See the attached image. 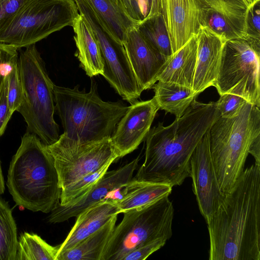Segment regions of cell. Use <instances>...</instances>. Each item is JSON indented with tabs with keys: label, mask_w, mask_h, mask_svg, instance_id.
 Returning a JSON list of instances; mask_svg holds the SVG:
<instances>
[{
	"label": "cell",
	"mask_w": 260,
	"mask_h": 260,
	"mask_svg": "<svg viewBox=\"0 0 260 260\" xmlns=\"http://www.w3.org/2000/svg\"><path fill=\"white\" fill-rule=\"evenodd\" d=\"M206 222L210 260L260 259V165L244 169Z\"/></svg>",
	"instance_id": "1"
},
{
	"label": "cell",
	"mask_w": 260,
	"mask_h": 260,
	"mask_svg": "<svg viewBox=\"0 0 260 260\" xmlns=\"http://www.w3.org/2000/svg\"><path fill=\"white\" fill-rule=\"evenodd\" d=\"M215 103L194 100L170 125L162 122L149 130L146 138L145 160L133 179L181 185L190 177L192 153L204 134L220 117Z\"/></svg>",
	"instance_id": "2"
},
{
	"label": "cell",
	"mask_w": 260,
	"mask_h": 260,
	"mask_svg": "<svg viewBox=\"0 0 260 260\" xmlns=\"http://www.w3.org/2000/svg\"><path fill=\"white\" fill-rule=\"evenodd\" d=\"M6 184L16 204L30 211L48 213L59 204L61 189L54 159L36 134L27 132L22 137Z\"/></svg>",
	"instance_id": "3"
},
{
	"label": "cell",
	"mask_w": 260,
	"mask_h": 260,
	"mask_svg": "<svg viewBox=\"0 0 260 260\" xmlns=\"http://www.w3.org/2000/svg\"><path fill=\"white\" fill-rule=\"evenodd\" d=\"M54 85L55 109L66 138L79 144L111 138L128 107L121 101L105 102L99 95L96 82L91 80L88 92Z\"/></svg>",
	"instance_id": "4"
},
{
	"label": "cell",
	"mask_w": 260,
	"mask_h": 260,
	"mask_svg": "<svg viewBox=\"0 0 260 260\" xmlns=\"http://www.w3.org/2000/svg\"><path fill=\"white\" fill-rule=\"evenodd\" d=\"M209 134L213 165L225 195L243 171L252 143L260 136L259 108L245 103L236 116L219 117Z\"/></svg>",
	"instance_id": "5"
},
{
	"label": "cell",
	"mask_w": 260,
	"mask_h": 260,
	"mask_svg": "<svg viewBox=\"0 0 260 260\" xmlns=\"http://www.w3.org/2000/svg\"><path fill=\"white\" fill-rule=\"evenodd\" d=\"M18 66L22 98L17 111L24 118L28 132L36 134L45 145H50L60 137L59 126L54 118L55 84L36 44L20 52Z\"/></svg>",
	"instance_id": "6"
},
{
	"label": "cell",
	"mask_w": 260,
	"mask_h": 260,
	"mask_svg": "<svg viewBox=\"0 0 260 260\" xmlns=\"http://www.w3.org/2000/svg\"><path fill=\"white\" fill-rule=\"evenodd\" d=\"M78 14L74 0H27L0 25V43L25 48L72 26Z\"/></svg>",
	"instance_id": "7"
},
{
	"label": "cell",
	"mask_w": 260,
	"mask_h": 260,
	"mask_svg": "<svg viewBox=\"0 0 260 260\" xmlns=\"http://www.w3.org/2000/svg\"><path fill=\"white\" fill-rule=\"evenodd\" d=\"M104 249L102 260H122L133 249L172 235L174 209L169 196L123 213Z\"/></svg>",
	"instance_id": "8"
},
{
	"label": "cell",
	"mask_w": 260,
	"mask_h": 260,
	"mask_svg": "<svg viewBox=\"0 0 260 260\" xmlns=\"http://www.w3.org/2000/svg\"><path fill=\"white\" fill-rule=\"evenodd\" d=\"M260 52L246 39L225 41L219 72L213 85L220 95L240 96L260 107Z\"/></svg>",
	"instance_id": "9"
},
{
	"label": "cell",
	"mask_w": 260,
	"mask_h": 260,
	"mask_svg": "<svg viewBox=\"0 0 260 260\" xmlns=\"http://www.w3.org/2000/svg\"><path fill=\"white\" fill-rule=\"evenodd\" d=\"M46 146L54 159L61 189L119 158L111 138L79 144L61 135L56 142Z\"/></svg>",
	"instance_id": "10"
},
{
	"label": "cell",
	"mask_w": 260,
	"mask_h": 260,
	"mask_svg": "<svg viewBox=\"0 0 260 260\" xmlns=\"http://www.w3.org/2000/svg\"><path fill=\"white\" fill-rule=\"evenodd\" d=\"M99 43L103 63L102 76L124 100L131 104L137 101L143 91L140 87L123 45L113 41L100 25L84 0H74Z\"/></svg>",
	"instance_id": "11"
},
{
	"label": "cell",
	"mask_w": 260,
	"mask_h": 260,
	"mask_svg": "<svg viewBox=\"0 0 260 260\" xmlns=\"http://www.w3.org/2000/svg\"><path fill=\"white\" fill-rule=\"evenodd\" d=\"M209 130L196 147L190 160L189 177L192 181V190L205 221L216 211L225 196L220 189L213 165Z\"/></svg>",
	"instance_id": "12"
},
{
	"label": "cell",
	"mask_w": 260,
	"mask_h": 260,
	"mask_svg": "<svg viewBox=\"0 0 260 260\" xmlns=\"http://www.w3.org/2000/svg\"><path fill=\"white\" fill-rule=\"evenodd\" d=\"M139 157L117 169L106 172L105 175L86 193L65 205L59 204L48 218L51 223H59L77 217L84 210L101 201L108 200L113 190L126 185L133 178Z\"/></svg>",
	"instance_id": "13"
},
{
	"label": "cell",
	"mask_w": 260,
	"mask_h": 260,
	"mask_svg": "<svg viewBox=\"0 0 260 260\" xmlns=\"http://www.w3.org/2000/svg\"><path fill=\"white\" fill-rule=\"evenodd\" d=\"M158 110L153 98L128 107L111 137L119 157L132 152L145 139Z\"/></svg>",
	"instance_id": "14"
},
{
	"label": "cell",
	"mask_w": 260,
	"mask_h": 260,
	"mask_svg": "<svg viewBox=\"0 0 260 260\" xmlns=\"http://www.w3.org/2000/svg\"><path fill=\"white\" fill-rule=\"evenodd\" d=\"M248 7L245 0H202L201 26L225 41L245 39Z\"/></svg>",
	"instance_id": "15"
},
{
	"label": "cell",
	"mask_w": 260,
	"mask_h": 260,
	"mask_svg": "<svg viewBox=\"0 0 260 260\" xmlns=\"http://www.w3.org/2000/svg\"><path fill=\"white\" fill-rule=\"evenodd\" d=\"M160 4L173 54L198 33L202 0H160Z\"/></svg>",
	"instance_id": "16"
},
{
	"label": "cell",
	"mask_w": 260,
	"mask_h": 260,
	"mask_svg": "<svg viewBox=\"0 0 260 260\" xmlns=\"http://www.w3.org/2000/svg\"><path fill=\"white\" fill-rule=\"evenodd\" d=\"M122 45L140 87L143 90L152 88L169 57L154 49L136 26L126 31Z\"/></svg>",
	"instance_id": "17"
},
{
	"label": "cell",
	"mask_w": 260,
	"mask_h": 260,
	"mask_svg": "<svg viewBox=\"0 0 260 260\" xmlns=\"http://www.w3.org/2000/svg\"><path fill=\"white\" fill-rule=\"evenodd\" d=\"M198 35L196 66L192 89L199 94L214 85L225 41L209 28L201 26Z\"/></svg>",
	"instance_id": "18"
},
{
	"label": "cell",
	"mask_w": 260,
	"mask_h": 260,
	"mask_svg": "<svg viewBox=\"0 0 260 260\" xmlns=\"http://www.w3.org/2000/svg\"><path fill=\"white\" fill-rule=\"evenodd\" d=\"M118 214L117 206L113 200L103 201L84 210L76 217V221L64 241L57 245L56 257L98 231Z\"/></svg>",
	"instance_id": "19"
},
{
	"label": "cell",
	"mask_w": 260,
	"mask_h": 260,
	"mask_svg": "<svg viewBox=\"0 0 260 260\" xmlns=\"http://www.w3.org/2000/svg\"><path fill=\"white\" fill-rule=\"evenodd\" d=\"M100 25L115 43L122 45L126 31L139 23L127 14L119 0H84Z\"/></svg>",
	"instance_id": "20"
},
{
	"label": "cell",
	"mask_w": 260,
	"mask_h": 260,
	"mask_svg": "<svg viewBox=\"0 0 260 260\" xmlns=\"http://www.w3.org/2000/svg\"><path fill=\"white\" fill-rule=\"evenodd\" d=\"M197 48L196 35L169 57L157 76V81L175 83L192 88Z\"/></svg>",
	"instance_id": "21"
},
{
	"label": "cell",
	"mask_w": 260,
	"mask_h": 260,
	"mask_svg": "<svg viewBox=\"0 0 260 260\" xmlns=\"http://www.w3.org/2000/svg\"><path fill=\"white\" fill-rule=\"evenodd\" d=\"M77 47L75 55L87 75L92 77L102 75L103 63L99 43L85 18L79 14L72 26Z\"/></svg>",
	"instance_id": "22"
},
{
	"label": "cell",
	"mask_w": 260,
	"mask_h": 260,
	"mask_svg": "<svg viewBox=\"0 0 260 260\" xmlns=\"http://www.w3.org/2000/svg\"><path fill=\"white\" fill-rule=\"evenodd\" d=\"M172 187L168 184L139 181L132 178L123 189V197L115 201L118 213L145 206L169 196Z\"/></svg>",
	"instance_id": "23"
},
{
	"label": "cell",
	"mask_w": 260,
	"mask_h": 260,
	"mask_svg": "<svg viewBox=\"0 0 260 260\" xmlns=\"http://www.w3.org/2000/svg\"><path fill=\"white\" fill-rule=\"evenodd\" d=\"M152 88L159 109L180 117L199 94L189 88L175 83L157 81Z\"/></svg>",
	"instance_id": "24"
},
{
	"label": "cell",
	"mask_w": 260,
	"mask_h": 260,
	"mask_svg": "<svg viewBox=\"0 0 260 260\" xmlns=\"http://www.w3.org/2000/svg\"><path fill=\"white\" fill-rule=\"evenodd\" d=\"M117 218V215L113 216L98 231L72 248L59 254L56 260H102Z\"/></svg>",
	"instance_id": "25"
},
{
	"label": "cell",
	"mask_w": 260,
	"mask_h": 260,
	"mask_svg": "<svg viewBox=\"0 0 260 260\" xmlns=\"http://www.w3.org/2000/svg\"><path fill=\"white\" fill-rule=\"evenodd\" d=\"M136 26L154 49L167 57L173 55L170 39L161 13L144 19Z\"/></svg>",
	"instance_id": "26"
},
{
	"label": "cell",
	"mask_w": 260,
	"mask_h": 260,
	"mask_svg": "<svg viewBox=\"0 0 260 260\" xmlns=\"http://www.w3.org/2000/svg\"><path fill=\"white\" fill-rule=\"evenodd\" d=\"M57 246L47 243L38 235L24 232L18 239L15 260H56Z\"/></svg>",
	"instance_id": "27"
},
{
	"label": "cell",
	"mask_w": 260,
	"mask_h": 260,
	"mask_svg": "<svg viewBox=\"0 0 260 260\" xmlns=\"http://www.w3.org/2000/svg\"><path fill=\"white\" fill-rule=\"evenodd\" d=\"M17 230L8 203L0 198V260H15Z\"/></svg>",
	"instance_id": "28"
},
{
	"label": "cell",
	"mask_w": 260,
	"mask_h": 260,
	"mask_svg": "<svg viewBox=\"0 0 260 260\" xmlns=\"http://www.w3.org/2000/svg\"><path fill=\"white\" fill-rule=\"evenodd\" d=\"M112 162L107 163L98 170L83 176L61 189L59 205H65L86 193L105 175Z\"/></svg>",
	"instance_id": "29"
},
{
	"label": "cell",
	"mask_w": 260,
	"mask_h": 260,
	"mask_svg": "<svg viewBox=\"0 0 260 260\" xmlns=\"http://www.w3.org/2000/svg\"><path fill=\"white\" fill-rule=\"evenodd\" d=\"M246 40L260 48V0L248 7L246 18Z\"/></svg>",
	"instance_id": "30"
},
{
	"label": "cell",
	"mask_w": 260,
	"mask_h": 260,
	"mask_svg": "<svg viewBox=\"0 0 260 260\" xmlns=\"http://www.w3.org/2000/svg\"><path fill=\"white\" fill-rule=\"evenodd\" d=\"M248 102L243 98L237 95L225 93L220 95L214 102L220 116L223 118H232L237 115L243 105Z\"/></svg>",
	"instance_id": "31"
},
{
	"label": "cell",
	"mask_w": 260,
	"mask_h": 260,
	"mask_svg": "<svg viewBox=\"0 0 260 260\" xmlns=\"http://www.w3.org/2000/svg\"><path fill=\"white\" fill-rule=\"evenodd\" d=\"M7 98L10 109L13 113L20 106L22 98V89L18 63L8 77Z\"/></svg>",
	"instance_id": "32"
},
{
	"label": "cell",
	"mask_w": 260,
	"mask_h": 260,
	"mask_svg": "<svg viewBox=\"0 0 260 260\" xmlns=\"http://www.w3.org/2000/svg\"><path fill=\"white\" fill-rule=\"evenodd\" d=\"M167 241L160 238L142 245L126 254L122 260H144L163 247Z\"/></svg>",
	"instance_id": "33"
},
{
	"label": "cell",
	"mask_w": 260,
	"mask_h": 260,
	"mask_svg": "<svg viewBox=\"0 0 260 260\" xmlns=\"http://www.w3.org/2000/svg\"><path fill=\"white\" fill-rule=\"evenodd\" d=\"M8 77L3 78L0 85V137L4 134L13 114L10 109L8 101Z\"/></svg>",
	"instance_id": "34"
},
{
	"label": "cell",
	"mask_w": 260,
	"mask_h": 260,
	"mask_svg": "<svg viewBox=\"0 0 260 260\" xmlns=\"http://www.w3.org/2000/svg\"><path fill=\"white\" fill-rule=\"evenodd\" d=\"M139 22L161 13L160 0H133Z\"/></svg>",
	"instance_id": "35"
},
{
	"label": "cell",
	"mask_w": 260,
	"mask_h": 260,
	"mask_svg": "<svg viewBox=\"0 0 260 260\" xmlns=\"http://www.w3.org/2000/svg\"><path fill=\"white\" fill-rule=\"evenodd\" d=\"M27 0H0V25L13 15Z\"/></svg>",
	"instance_id": "36"
},
{
	"label": "cell",
	"mask_w": 260,
	"mask_h": 260,
	"mask_svg": "<svg viewBox=\"0 0 260 260\" xmlns=\"http://www.w3.org/2000/svg\"><path fill=\"white\" fill-rule=\"evenodd\" d=\"M119 1L129 16L136 22L139 23L133 0H119Z\"/></svg>",
	"instance_id": "37"
},
{
	"label": "cell",
	"mask_w": 260,
	"mask_h": 260,
	"mask_svg": "<svg viewBox=\"0 0 260 260\" xmlns=\"http://www.w3.org/2000/svg\"><path fill=\"white\" fill-rule=\"evenodd\" d=\"M255 159V164L260 165V136L257 137L252 143L249 150Z\"/></svg>",
	"instance_id": "38"
},
{
	"label": "cell",
	"mask_w": 260,
	"mask_h": 260,
	"mask_svg": "<svg viewBox=\"0 0 260 260\" xmlns=\"http://www.w3.org/2000/svg\"><path fill=\"white\" fill-rule=\"evenodd\" d=\"M12 47V46L0 43V64L5 56ZM4 78L5 77H3L0 69V85Z\"/></svg>",
	"instance_id": "39"
},
{
	"label": "cell",
	"mask_w": 260,
	"mask_h": 260,
	"mask_svg": "<svg viewBox=\"0 0 260 260\" xmlns=\"http://www.w3.org/2000/svg\"><path fill=\"white\" fill-rule=\"evenodd\" d=\"M5 182L2 173V170L0 161V195L2 194L5 191Z\"/></svg>",
	"instance_id": "40"
},
{
	"label": "cell",
	"mask_w": 260,
	"mask_h": 260,
	"mask_svg": "<svg viewBox=\"0 0 260 260\" xmlns=\"http://www.w3.org/2000/svg\"><path fill=\"white\" fill-rule=\"evenodd\" d=\"M248 5L249 6L250 5H251L253 3H254L255 2H256L258 0H245Z\"/></svg>",
	"instance_id": "41"
}]
</instances>
